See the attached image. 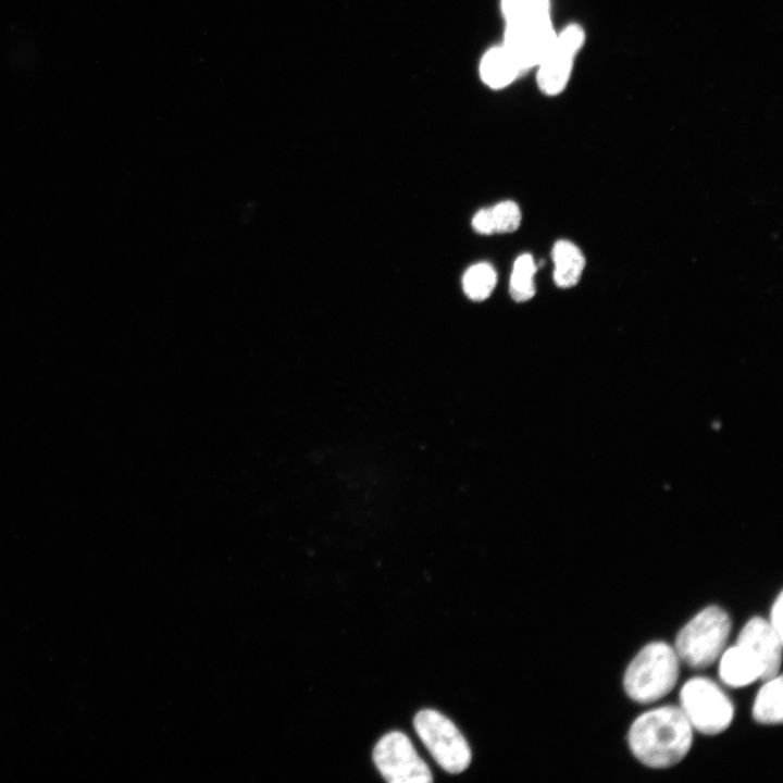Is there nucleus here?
I'll return each mask as SVG.
<instances>
[{
  "mask_svg": "<svg viewBox=\"0 0 783 783\" xmlns=\"http://www.w3.org/2000/svg\"><path fill=\"white\" fill-rule=\"evenodd\" d=\"M472 227L480 234H495L492 209L484 208L476 212L472 220Z\"/></svg>",
  "mask_w": 783,
  "mask_h": 783,
  "instance_id": "nucleus-18",
  "label": "nucleus"
},
{
  "mask_svg": "<svg viewBox=\"0 0 783 783\" xmlns=\"http://www.w3.org/2000/svg\"><path fill=\"white\" fill-rule=\"evenodd\" d=\"M537 266L529 253L521 254L513 263L509 291L513 300L523 302L535 295L534 275Z\"/></svg>",
  "mask_w": 783,
  "mask_h": 783,
  "instance_id": "nucleus-14",
  "label": "nucleus"
},
{
  "mask_svg": "<svg viewBox=\"0 0 783 783\" xmlns=\"http://www.w3.org/2000/svg\"><path fill=\"white\" fill-rule=\"evenodd\" d=\"M496 272L485 262L470 266L462 278L465 295L474 301H483L489 297L496 285Z\"/></svg>",
  "mask_w": 783,
  "mask_h": 783,
  "instance_id": "nucleus-15",
  "label": "nucleus"
},
{
  "mask_svg": "<svg viewBox=\"0 0 783 783\" xmlns=\"http://www.w3.org/2000/svg\"><path fill=\"white\" fill-rule=\"evenodd\" d=\"M556 34L549 14L514 20L506 22L502 45L525 71L538 64Z\"/></svg>",
  "mask_w": 783,
  "mask_h": 783,
  "instance_id": "nucleus-8",
  "label": "nucleus"
},
{
  "mask_svg": "<svg viewBox=\"0 0 783 783\" xmlns=\"http://www.w3.org/2000/svg\"><path fill=\"white\" fill-rule=\"evenodd\" d=\"M719 676L732 687H743L762 676V666L744 647L735 644L723 651L719 662Z\"/></svg>",
  "mask_w": 783,
  "mask_h": 783,
  "instance_id": "nucleus-10",
  "label": "nucleus"
},
{
  "mask_svg": "<svg viewBox=\"0 0 783 783\" xmlns=\"http://www.w3.org/2000/svg\"><path fill=\"white\" fill-rule=\"evenodd\" d=\"M782 611H783V593L780 592L776 599L774 600L771 611H770V621L769 623L774 629V631L783 637V621H782Z\"/></svg>",
  "mask_w": 783,
  "mask_h": 783,
  "instance_id": "nucleus-19",
  "label": "nucleus"
},
{
  "mask_svg": "<svg viewBox=\"0 0 783 783\" xmlns=\"http://www.w3.org/2000/svg\"><path fill=\"white\" fill-rule=\"evenodd\" d=\"M627 742L645 766L663 769L679 763L689 751L693 728L681 708L663 706L641 714L631 725Z\"/></svg>",
  "mask_w": 783,
  "mask_h": 783,
  "instance_id": "nucleus-1",
  "label": "nucleus"
},
{
  "mask_svg": "<svg viewBox=\"0 0 783 783\" xmlns=\"http://www.w3.org/2000/svg\"><path fill=\"white\" fill-rule=\"evenodd\" d=\"M492 209L495 233H511L521 222V212L518 204L507 200L497 203Z\"/></svg>",
  "mask_w": 783,
  "mask_h": 783,
  "instance_id": "nucleus-17",
  "label": "nucleus"
},
{
  "mask_svg": "<svg viewBox=\"0 0 783 783\" xmlns=\"http://www.w3.org/2000/svg\"><path fill=\"white\" fill-rule=\"evenodd\" d=\"M374 763L390 783H430L432 773L417 754L411 741L401 732L385 734L373 750Z\"/></svg>",
  "mask_w": 783,
  "mask_h": 783,
  "instance_id": "nucleus-6",
  "label": "nucleus"
},
{
  "mask_svg": "<svg viewBox=\"0 0 783 783\" xmlns=\"http://www.w3.org/2000/svg\"><path fill=\"white\" fill-rule=\"evenodd\" d=\"M554 262V281L561 288L577 284L585 266V259L580 248L569 240H558L551 250Z\"/></svg>",
  "mask_w": 783,
  "mask_h": 783,
  "instance_id": "nucleus-12",
  "label": "nucleus"
},
{
  "mask_svg": "<svg viewBox=\"0 0 783 783\" xmlns=\"http://www.w3.org/2000/svg\"><path fill=\"white\" fill-rule=\"evenodd\" d=\"M585 40L584 29L572 24L556 34L537 67L538 88L547 96L559 95L568 85L574 59Z\"/></svg>",
  "mask_w": 783,
  "mask_h": 783,
  "instance_id": "nucleus-7",
  "label": "nucleus"
},
{
  "mask_svg": "<svg viewBox=\"0 0 783 783\" xmlns=\"http://www.w3.org/2000/svg\"><path fill=\"white\" fill-rule=\"evenodd\" d=\"M782 643L769 621L761 617L751 618L739 632L736 644L750 651L762 666L761 680L767 681L779 674L782 661Z\"/></svg>",
  "mask_w": 783,
  "mask_h": 783,
  "instance_id": "nucleus-9",
  "label": "nucleus"
},
{
  "mask_svg": "<svg viewBox=\"0 0 783 783\" xmlns=\"http://www.w3.org/2000/svg\"><path fill=\"white\" fill-rule=\"evenodd\" d=\"M730 631L729 614L718 606H709L679 632L674 650L691 668L705 669L721 656Z\"/></svg>",
  "mask_w": 783,
  "mask_h": 783,
  "instance_id": "nucleus-3",
  "label": "nucleus"
},
{
  "mask_svg": "<svg viewBox=\"0 0 783 783\" xmlns=\"http://www.w3.org/2000/svg\"><path fill=\"white\" fill-rule=\"evenodd\" d=\"M753 706L755 721L762 724H780L783 720V679L776 675L765 681Z\"/></svg>",
  "mask_w": 783,
  "mask_h": 783,
  "instance_id": "nucleus-13",
  "label": "nucleus"
},
{
  "mask_svg": "<svg viewBox=\"0 0 783 783\" xmlns=\"http://www.w3.org/2000/svg\"><path fill=\"white\" fill-rule=\"evenodd\" d=\"M522 72L517 59L502 44L489 49L480 64L482 80L493 89L510 85Z\"/></svg>",
  "mask_w": 783,
  "mask_h": 783,
  "instance_id": "nucleus-11",
  "label": "nucleus"
},
{
  "mask_svg": "<svg viewBox=\"0 0 783 783\" xmlns=\"http://www.w3.org/2000/svg\"><path fill=\"white\" fill-rule=\"evenodd\" d=\"M414 729L432 757L449 773H459L471 761L470 747L445 716L432 709L419 711L413 720Z\"/></svg>",
  "mask_w": 783,
  "mask_h": 783,
  "instance_id": "nucleus-5",
  "label": "nucleus"
},
{
  "mask_svg": "<svg viewBox=\"0 0 783 783\" xmlns=\"http://www.w3.org/2000/svg\"><path fill=\"white\" fill-rule=\"evenodd\" d=\"M506 22L549 14V0H501Z\"/></svg>",
  "mask_w": 783,
  "mask_h": 783,
  "instance_id": "nucleus-16",
  "label": "nucleus"
},
{
  "mask_svg": "<svg viewBox=\"0 0 783 783\" xmlns=\"http://www.w3.org/2000/svg\"><path fill=\"white\" fill-rule=\"evenodd\" d=\"M681 710L693 729L706 735L725 731L732 723L734 707L723 691L707 678L688 680L680 693Z\"/></svg>",
  "mask_w": 783,
  "mask_h": 783,
  "instance_id": "nucleus-4",
  "label": "nucleus"
},
{
  "mask_svg": "<svg viewBox=\"0 0 783 783\" xmlns=\"http://www.w3.org/2000/svg\"><path fill=\"white\" fill-rule=\"evenodd\" d=\"M679 673V657L674 648L663 642H652L643 647L629 664L623 687L634 701L650 704L673 689Z\"/></svg>",
  "mask_w": 783,
  "mask_h": 783,
  "instance_id": "nucleus-2",
  "label": "nucleus"
}]
</instances>
